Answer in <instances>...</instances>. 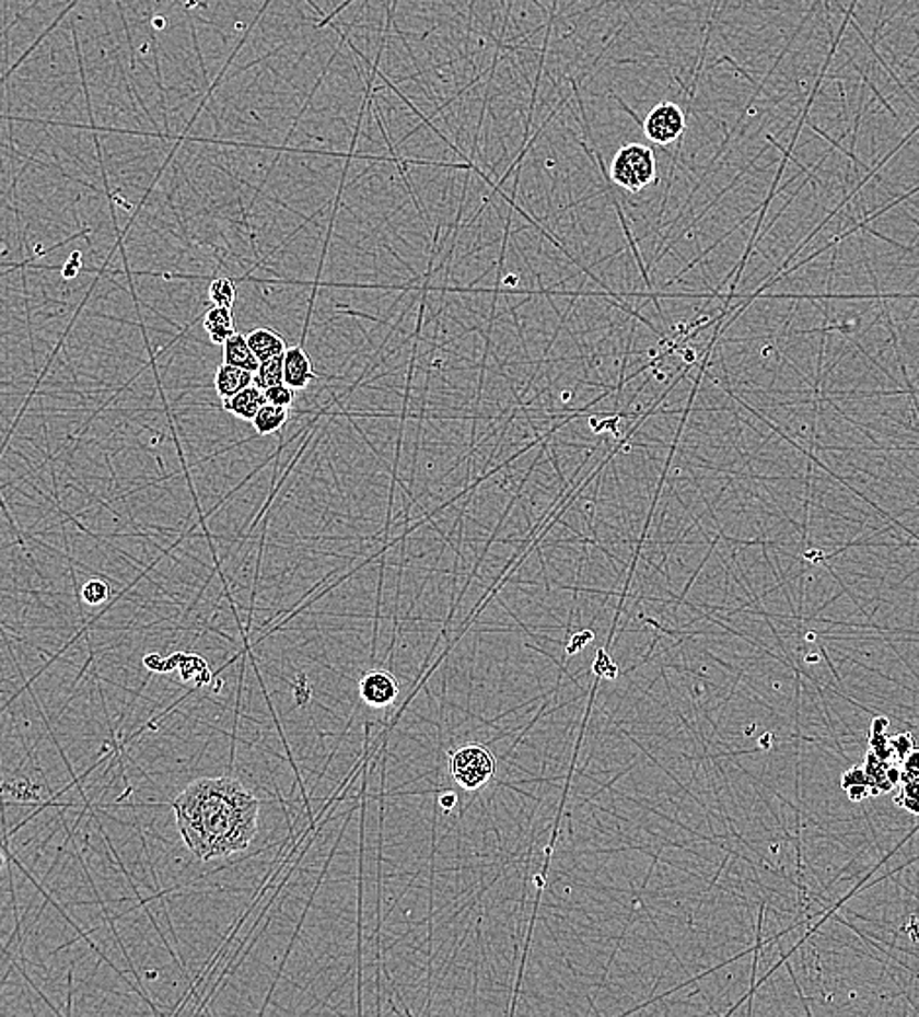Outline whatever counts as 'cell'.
<instances>
[{
  "label": "cell",
  "mask_w": 919,
  "mask_h": 1017,
  "mask_svg": "<svg viewBox=\"0 0 919 1017\" xmlns=\"http://www.w3.org/2000/svg\"><path fill=\"white\" fill-rule=\"evenodd\" d=\"M203 329L213 344H223L228 341L231 335L235 334V322H233L230 307L213 305L212 309L203 315Z\"/></svg>",
  "instance_id": "obj_11"
},
{
  "label": "cell",
  "mask_w": 919,
  "mask_h": 1017,
  "mask_svg": "<svg viewBox=\"0 0 919 1017\" xmlns=\"http://www.w3.org/2000/svg\"><path fill=\"white\" fill-rule=\"evenodd\" d=\"M221 347H223V361H225V364L253 372V374L258 371L260 361L255 356V352L251 351L245 335L235 331Z\"/></svg>",
  "instance_id": "obj_9"
},
{
  "label": "cell",
  "mask_w": 919,
  "mask_h": 1017,
  "mask_svg": "<svg viewBox=\"0 0 919 1017\" xmlns=\"http://www.w3.org/2000/svg\"><path fill=\"white\" fill-rule=\"evenodd\" d=\"M315 379L312 359L302 347H290L284 352V384L292 389H305Z\"/></svg>",
  "instance_id": "obj_6"
},
{
  "label": "cell",
  "mask_w": 919,
  "mask_h": 1017,
  "mask_svg": "<svg viewBox=\"0 0 919 1017\" xmlns=\"http://www.w3.org/2000/svg\"><path fill=\"white\" fill-rule=\"evenodd\" d=\"M439 803H441L444 810H451V808H454L456 803H458V798H456L454 793H442V795L439 796Z\"/></svg>",
  "instance_id": "obj_17"
},
{
  "label": "cell",
  "mask_w": 919,
  "mask_h": 1017,
  "mask_svg": "<svg viewBox=\"0 0 919 1017\" xmlns=\"http://www.w3.org/2000/svg\"><path fill=\"white\" fill-rule=\"evenodd\" d=\"M608 176L616 186L636 195L658 180L655 153L642 143H628L616 151Z\"/></svg>",
  "instance_id": "obj_2"
},
{
  "label": "cell",
  "mask_w": 919,
  "mask_h": 1017,
  "mask_svg": "<svg viewBox=\"0 0 919 1017\" xmlns=\"http://www.w3.org/2000/svg\"><path fill=\"white\" fill-rule=\"evenodd\" d=\"M253 384L263 391L278 384H284V354L260 362L258 371L253 374Z\"/></svg>",
  "instance_id": "obj_13"
},
{
  "label": "cell",
  "mask_w": 919,
  "mask_h": 1017,
  "mask_svg": "<svg viewBox=\"0 0 919 1017\" xmlns=\"http://www.w3.org/2000/svg\"><path fill=\"white\" fill-rule=\"evenodd\" d=\"M223 409L231 413V416L237 417L241 421H253L255 416L258 413V409L267 404V396L263 389L257 388L255 384H251L248 388L241 389L240 394H235L233 398L223 399Z\"/></svg>",
  "instance_id": "obj_7"
},
{
  "label": "cell",
  "mask_w": 919,
  "mask_h": 1017,
  "mask_svg": "<svg viewBox=\"0 0 919 1017\" xmlns=\"http://www.w3.org/2000/svg\"><path fill=\"white\" fill-rule=\"evenodd\" d=\"M397 693H399V687H397L396 679L384 669H370L360 677V699L370 706H376V709L387 706L396 701Z\"/></svg>",
  "instance_id": "obj_5"
},
{
  "label": "cell",
  "mask_w": 919,
  "mask_h": 1017,
  "mask_svg": "<svg viewBox=\"0 0 919 1017\" xmlns=\"http://www.w3.org/2000/svg\"><path fill=\"white\" fill-rule=\"evenodd\" d=\"M295 389L286 386V384H278V386H272V388L265 389V396H267V404H272V406L278 407H292L294 404V394Z\"/></svg>",
  "instance_id": "obj_16"
},
{
  "label": "cell",
  "mask_w": 919,
  "mask_h": 1017,
  "mask_svg": "<svg viewBox=\"0 0 919 1017\" xmlns=\"http://www.w3.org/2000/svg\"><path fill=\"white\" fill-rule=\"evenodd\" d=\"M108 597H110V587L102 580H91L83 587V599L89 605H101V603L108 601Z\"/></svg>",
  "instance_id": "obj_15"
},
{
  "label": "cell",
  "mask_w": 919,
  "mask_h": 1017,
  "mask_svg": "<svg viewBox=\"0 0 919 1017\" xmlns=\"http://www.w3.org/2000/svg\"><path fill=\"white\" fill-rule=\"evenodd\" d=\"M258 435H272L288 423V407L265 404L258 409L257 416L251 421Z\"/></svg>",
  "instance_id": "obj_12"
},
{
  "label": "cell",
  "mask_w": 919,
  "mask_h": 1017,
  "mask_svg": "<svg viewBox=\"0 0 919 1017\" xmlns=\"http://www.w3.org/2000/svg\"><path fill=\"white\" fill-rule=\"evenodd\" d=\"M642 130L643 136L653 143L670 145L673 141H679L687 130V114L675 102H660L648 112Z\"/></svg>",
  "instance_id": "obj_4"
},
{
  "label": "cell",
  "mask_w": 919,
  "mask_h": 1017,
  "mask_svg": "<svg viewBox=\"0 0 919 1017\" xmlns=\"http://www.w3.org/2000/svg\"><path fill=\"white\" fill-rule=\"evenodd\" d=\"M589 640H593V632H589L588 630V632H581V634H578V636L573 639V642H578V646L573 647V652H575L578 647L583 646V644H589Z\"/></svg>",
  "instance_id": "obj_18"
},
{
  "label": "cell",
  "mask_w": 919,
  "mask_h": 1017,
  "mask_svg": "<svg viewBox=\"0 0 919 1017\" xmlns=\"http://www.w3.org/2000/svg\"><path fill=\"white\" fill-rule=\"evenodd\" d=\"M449 765L452 779L466 791H479L496 778V756L478 744H468L451 751Z\"/></svg>",
  "instance_id": "obj_3"
},
{
  "label": "cell",
  "mask_w": 919,
  "mask_h": 1017,
  "mask_svg": "<svg viewBox=\"0 0 919 1017\" xmlns=\"http://www.w3.org/2000/svg\"><path fill=\"white\" fill-rule=\"evenodd\" d=\"M253 384V372L243 371V369H237V366H231V364H221L220 369L216 371V376H213V386H216V394L220 396L221 401L223 399H230L240 394L241 389L248 388Z\"/></svg>",
  "instance_id": "obj_8"
},
{
  "label": "cell",
  "mask_w": 919,
  "mask_h": 1017,
  "mask_svg": "<svg viewBox=\"0 0 919 1017\" xmlns=\"http://www.w3.org/2000/svg\"><path fill=\"white\" fill-rule=\"evenodd\" d=\"M247 342L251 351L255 352V356L260 362L270 361L275 356H282L286 349H288L284 339L272 329H267V327L251 331L247 335Z\"/></svg>",
  "instance_id": "obj_10"
},
{
  "label": "cell",
  "mask_w": 919,
  "mask_h": 1017,
  "mask_svg": "<svg viewBox=\"0 0 919 1017\" xmlns=\"http://www.w3.org/2000/svg\"><path fill=\"white\" fill-rule=\"evenodd\" d=\"M171 806L184 843L198 860L230 857L257 835L260 803L237 779H198Z\"/></svg>",
  "instance_id": "obj_1"
},
{
  "label": "cell",
  "mask_w": 919,
  "mask_h": 1017,
  "mask_svg": "<svg viewBox=\"0 0 919 1017\" xmlns=\"http://www.w3.org/2000/svg\"><path fill=\"white\" fill-rule=\"evenodd\" d=\"M208 296L212 300L213 305L230 307L231 309L235 304V297H237V288L231 282L230 278H216L210 284Z\"/></svg>",
  "instance_id": "obj_14"
}]
</instances>
